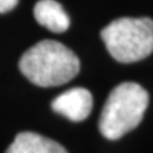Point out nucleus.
I'll return each instance as SVG.
<instances>
[{"instance_id": "1", "label": "nucleus", "mask_w": 153, "mask_h": 153, "mask_svg": "<svg viewBox=\"0 0 153 153\" xmlns=\"http://www.w3.org/2000/svg\"><path fill=\"white\" fill-rule=\"evenodd\" d=\"M80 63L70 49L57 41L45 40L22 55L19 69L38 87H57L75 78Z\"/></svg>"}, {"instance_id": "2", "label": "nucleus", "mask_w": 153, "mask_h": 153, "mask_svg": "<svg viewBox=\"0 0 153 153\" xmlns=\"http://www.w3.org/2000/svg\"><path fill=\"white\" fill-rule=\"evenodd\" d=\"M148 93L138 83L115 87L105 102L100 117V131L110 140L124 137L140 124L148 107Z\"/></svg>"}, {"instance_id": "3", "label": "nucleus", "mask_w": 153, "mask_h": 153, "mask_svg": "<svg viewBox=\"0 0 153 153\" xmlns=\"http://www.w3.org/2000/svg\"><path fill=\"white\" fill-rule=\"evenodd\" d=\"M107 51L119 63L146 59L153 51V21L151 18H119L101 32Z\"/></svg>"}, {"instance_id": "4", "label": "nucleus", "mask_w": 153, "mask_h": 153, "mask_svg": "<svg viewBox=\"0 0 153 153\" xmlns=\"http://www.w3.org/2000/svg\"><path fill=\"white\" fill-rule=\"evenodd\" d=\"M52 110L63 115L71 121L85 120L93 106V98L88 89L85 88H71L52 101Z\"/></svg>"}, {"instance_id": "5", "label": "nucleus", "mask_w": 153, "mask_h": 153, "mask_svg": "<svg viewBox=\"0 0 153 153\" xmlns=\"http://www.w3.org/2000/svg\"><path fill=\"white\" fill-rule=\"evenodd\" d=\"M5 153H68L57 142L40 134L25 131L19 133Z\"/></svg>"}, {"instance_id": "6", "label": "nucleus", "mask_w": 153, "mask_h": 153, "mask_svg": "<svg viewBox=\"0 0 153 153\" xmlns=\"http://www.w3.org/2000/svg\"><path fill=\"white\" fill-rule=\"evenodd\" d=\"M33 14L36 21L51 32L61 33L69 28L70 19L68 14L55 0H40L35 5Z\"/></svg>"}, {"instance_id": "7", "label": "nucleus", "mask_w": 153, "mask_h": 153, "mask_svg": "<svg viewBox=\"0 0 153 153\" xmlns=\"http://www.w3.org/2000/svg\"><path fill=\"white\" fill-rule=\"evenodd\" d=\"M18 0H0V13H7L16 8Z\"/></svg>"}]
</instances>
